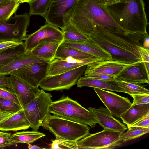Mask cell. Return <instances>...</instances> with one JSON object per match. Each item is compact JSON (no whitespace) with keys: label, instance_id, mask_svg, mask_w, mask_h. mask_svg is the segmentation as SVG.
<instances>
[{"label":"cell","instance_id":"20","mask_svg":"<svg viewBox=\"0 0 149 149\" xmlns=\"http://www.w3.org/2000/svg\"><path fill=\"white\" fill-rule=\"evenodd\" d=\"M62 42L50 38H45L40 41L31 51L36 56L51 61L54 59L56 51Z\"/></svg>","mask_w":149,"mask_h":149},{"label":"cell","instance_id":"29","mask_svg":"<svg viewBox=\"0 0 149 149\" xmlns=\"http://www.w3.org/2000/svg\"><path fill=\"white\" fill-rule=\"evenodd\" d=\"M26 51L24 42L16 47L0 51V68Z\"/></svg>","mask_w":149,"mask_h":149},{"label":"cell","instance_id":"21","mask_svg":"<svg viewBox=\"0 0 149 149\" xmlns=\"http://www.w3.org/2000/svg\"><path fill=\"white\" fill-rule=\"evenodd\" d=\"M50 61L36 56L31 53V51H26L7 65L0 68V74L8 75L15 70L31 64Z\"/></svg>","mask_w":149,"mask_h":149},{"label":"cell","instance_id":"26","mask_svg":"<svg viewBox=\"0 0 149 149\" xmlns=\"http://www.w3.org/2000/svg\"><path fill=\"white\" fill-rule=\"evenodd\" d=\"M94 57L93 56L62 44L59 46L56 52L54 58L63 59L68 57L81 59Z\"/></svg>","mask_w":149,"mask_h":149},{"label":"cell","instance_id":"23","mask_svg":"<svg viewBox=\"0 0 149 149\" xmlns=\"http://www.w3.org/2000/svg\"><path fill=\"white\" fill-rule=\"evenodd\" d=\"M149 114V103L132 105L120 118L128 127Z\"/></svg>","mask_w":149,"mask_h":149},{"label":"cell","instance_id":"47","mask_svg":"<svg viewBox=\"0 0 149 149\" xmlns=\"http://www.w3.org/2000/svg\"><path fill=\"white\" fill-rule=\"evenodd\" d=\"M9 2V0H0V6Z\"/></svg>","mask_w":149,"mask_h":149},{"label":"cell","instance_id":"12","mask_svg":"<svg viewBox=\"0 0 149 149\" xmlns=\"http://www.w3.org/2000/svg\"><path fill=\"white\" fill-rule=\"evenodd\" d=\"M94 89L113 116L120 118L132 106V103L127 97L103 89L94 88Z\"/></svg>","mask_w":149,"mask_h":149},{"label":"cell","instance_id":"7","mask_svg":"<svg viewBox=\"0 0 149 149\" xmlns=\"http://www.w3.org/2000/svg\"><path fill=\"white\" fill-rule=\"evenodd\" d=\"M30 16L26 13L19 15L15 13L6 21L0 22V42H22L24 40Z\"/></svg>","mask_w":149,"mask_h":149},{"label":"cell","instance_id":"27","mask_svg":"<svg viewBox=\"0 0 149 149\" xmlns=\"http://www.w3.org/2000/svg\"><path fill=\"white\" fill-rule=\"evenodd\" d=\"M126 132L122 133L116 142L117 146L131 140L139 138L149 132V128L136 126L128 127Z\"/></svg>","mask_w":149,"mask_h":149},{"label":"cell","instance_id":"49","mask_svg":"<svg viewBox=\"0 0 149 149\" xmlns=\"http://www.w3.org/2000/svg\"><path fill=\"white\" fill-rule=\"evenodd\" d=\"M10 2H17L19 1V0H9Z\"/></svg>","mask_w":149,"mask_h":149},{"label":"cell","instance_id":"3","mask_svg":"<svg viewBox=\"0 0 149 149\" xmlns=\"http://www.w3.org/2000/svg\"><path fill=\"white\" fill-rule=\"evenodd\" d=\"M102 5L122 29L132 33L143 34L147 32L148 23L143 0H119Z\"/></svg>","mask_w":149,"mask_h":149},{"label":"cell","instance_id":"34","mask_svg":"<svg viewBox=\"0 0 149 149\" xmlns=\"http://www.w3.org/2000/svg\"><path fill=\"white\" fill-rule=\"evenodd\" d=\"M23 109L21 106L10 100L0 98V110L10 112H16Z\"/></svg>","mask_w":149,"mask_h":149},{"label":"cell","instance_id":"31","mask_svg":"<svg viewBox=\"0 0 149 149\" xmlns=\"http://www.w3.org/2000/svg\"><path fill=\"white\" fill-rule=\"evenodd\" d=\"M52 0H34L28 3L29 5V14L31 16L45 15Z\"/></svg>","mask_w":149,"mask_h":149},{"label":"cell","instance_id":"11","mask_svg":"<svg viewBox=\"0 0 149 149\" xmlns=\"http://www.w3.org/2000/svg\"><path fill=\"white\" fill-rule=\"evenodd\" d=\"M49 62L31 64L15 70L9 75L17 77L32 86L38 87L46 77Z\"/></svg>","mask_w":149,"mask_h":149},{"label":"cell","instance_id":"16","mask_svg":"<svg viewBox=\"0 0 149 149\" xmlns=\"http://www.w3.org/2000/svg\"><path fill=\"white\" fill-rule=\"evenodd\" d=\"M9 77L13 91L22 108L35 98L40 91L38 87L32 86L17 77L10 75Z\"/></svg>","mask_w":149,"mask_h":149},{"label":"cell","instance_id":"15","mask_svg":"<svg viewBox=\"0 0 149 149\" xmlns=\"http://www.w3.org/2000/svg\"><path fill=\"white\" fill-rule=\"evenodd\" d=\"M47 38L63 41V34L58 28L49 24H46L35 32L27 35L24 40L26 51H31L40 41Z\"/></svg>","mask_w":149,"mask_h":149},{"label":"cell","instance_id":"44","mask_svg":"<svg viewBox=\"0 0 149 149\" xmlns=\"http://www.w3.org/2000/svg\"><path fill=\"white\" fill-rule=\"evenodd\" d=\"M143 47L148 49L149 48V37L147 32L144 34Z\"/></svg>","mask_w":149,"mask_h":149},{"label":"cell","instance_id":"28","mask_svg":"<svg viewBox=\"0 0 149 149\" xmlns=\"http://www.w3.org/2000/svg\"><path fill=\"white\" fill-rule=\"evenodd\" d=\"M61 31L63 36V41H84L88 40L91 38L80 32L70 22Z\"/></svg>","mask_w":149,"mask_h":149},{"label":"cell","instance_id":"22","mask_svg":"<svg viewBox=\"0 0 149 149\" xmlns=\"http://www.w3.org/2000/svg\"><path fill=\"white\" fill-rule=\"evenodd\" d=\"M30 127L23 109L0 123V131H16Z\"/></svg>","mask_w":149,"mask_h":149},{"label":"cell","instance_id":"30","mask_svg":"<svg viewBox=\"0 0 149 149\" xmlns=\"http://www.w3.org/2000/svg\"><path fill=\"white\" fill-rule=\"evenodd\" d=\"M122 88L128 94H149V90L140 84L115 80L111 81Z\"/></svg>","mask_w":149,"mask_h":149},{"label":"cell","instance_id":"35","mask_svg":"<svg viewBox=\"0 0 149 149\" xmlns=\"http://www.w3.org/2000/svg\"><path fill=\"white\" fill-rule=\"evenodd\" d=\"M11 135V133L0 131V149L4 148L16 144L10 140Z\"/></svg>","mask_w":149,"mask_h":149},{"label":"cell","instance_id":"48","mask_svg":"<svg viewBox=\"0 0 149 149\" xmlns=\"http://www.w3.org/2000/svg\"><path fill=\"white\" fill-rule=\"evenodd\" d=\"M34 0H19V1L21 3L24 2H26L28 3L30 2L33 1Z\"/></svg>","mask_w":149,"mask_h":149},{"label":"cell","instance_id":"38","mask_svg":"<svg viewBox=\"0 0 149 149\" xmlns=\"http://www.w3.org/2000/svg\"><path fill=\"white\" fill-rule=\"evenodd\" d=\"M0 98L10 100L20 105L16 95L6 90L0 88Z\"/></svg>","mask_w":149,"mask_h":149},{"label":"cell","instance_id":"43","mask_svg":"<svg viewBox=\"0 0 149 149\" xmlns=\"http://www.w3.org/2000/svg\"><path fill=\"white\" fill-rule=\"evenodd\" d=\"M17 112H10L0 110V123Z\"/></svg>","mask_w":149,"mask_h":149},{"label":"cell","instance_id":"1","mask_svg":"<svg viewBox=\"0 0 149 149\" xmlns=\"http://www.w3.org/2000/svg\"><path fill=\"white\" fill-rule=\"evenodd\" d=\"M89 36L110 53L113 58L132 64L143 62L139 47H143L144 34L115 33L100 28L94 29Z\"/></svg>","mask_w":149,"mask_h":149},{"label":"cell","instance_id":"6","mask_svg":"<svg viewBox=\"0 0 149 149\" xmlns=\"http://www.w3.org/2000/svg\"><path fill=\"white\" fill-rule=\"evenodd\" d=\"M52 95L42 89L38 94L23 108L30 127L37 131L50 114Z\"/></svg>","mask_w":149,"mask_h":149},{"label":"cell","instance_id":"45","mask_svg":"<svg viewBox=\"0 0 149 149\" xmlns=\"http://www.w3.org/2000/svg\"><path fill=\"white\" fill-rule=\"evenodd\" d=\"M101 1L102 4L106 5L116 2L119 0H101Z\"/></svg>","mask_w":149,"mask_h":149},{"label":"cell","instance_id":"33","mask_svg":"<svg viewBox=\"0 0 149 149\" xmlns=\"http://www.w3.org/2000/svg\"><path fill=\"white\" fill-rule=\"evenodd\" d=\"M51 149H78L76 141H70L62 139L52 140Z\"/></svg>","mask_w":149,"mask_h":149},{"label":"cell","instance_id":"32","mask_svg":"<svg viewBox=\"0 0 149 149\" xmlns=\"http://www.w3.org/2000/svg\"><path fill=\"white\" fill-rule=\"evenodd\" d=\"M20 3L19 1L9 2L0 6V22L6 21L15 13Z\"/></svg>","mask_w":149,"mask_h":149},{"label":"cell","instance_id":"40","mask_svg":"<svg viewBox=\"0 0 149 149\" xmlns=\"http://www.w3.org/2000/svg\"><path fill=\"white\" fill-rule=\"evenodd\" d=\"M24 42L8 41L0 42V51L13 48L23 43Z\"/></svg>","mask_w":149,"mask_h":149},{"label":"cell","instance_id":"13","mask_svg":"<svg viewBox=\"0 0 149 149\" xmlns=\"http://www.w3.org/2000/svg\"><path fill=\"white\" fill-rule=\"evenodd\" d=\"M133 64L124 61L112 58L89 63L86 65L84 76L101 74L116 76L125 68Z\"/></svg>","mask_w":149,"mask_h":149},{"label":"cell","instance_id":"46","mask_svg":"<svg viewBox=\"0 0 149 149\" xmlns=\"http://www.w3.org/2000/svg\"><path fill=\"white\" fill-rule=\"evenodd\" d=\"M28 147L29 149H45V148L40 147L35 145H32L30 143H28Z\"/></svg>","mask_w":149,"mask_h":149},{"label":"cell","instance_id":"9","mask_svg":"<svg viewBox=\"0 0 149 149\" xmlns=\"http://www.w3.org/2000/svg\"><path fill=\"white\" fill-rule=\"evenodd\" d=\"M84 65L60 74L46 77L40 83L39 86L48 91L68 90L77 83L85 71Z\"/></svg>","mask_w":149,"mask_h":149},{"label":"cell","instance_id":"19","mask_svg":"<svg viewBox=\"0 0 149 149\" xmlns=\"http://www.w3.org/2000/svg\"><path fill=\"white\" fill-rule=\"evenodd\" d=\"M94 114L98 123L104 129L111 130L121 133L127 129L125 125L116 119L107 108L101 107L98 108H88Z\"/></svg>","mask_w":149,"mask_h":149},{"label":"cell","instance_id":"18","mask_svg":"<svg viewBox=\"0 0 149 149\" xmlns=\"http://www.w3.org/2000/svg\"><path fill=\"white\" fill-rule=\"evenodd\" d=\"M61 44L104 60H109L113 58L110 53L91 38L88 40L84 41H63Z\"/></svg>","mask_w":149,"mask_h":149},{"label":"cell","instance_id":"4","mask_svg":"<svg viewBox=\"0 0 149 149\" xmlns=\"http://www.w3.org/2000/svg\"><path fill=\"white\" fill-rule=\"evenodd\" d=\"M50 113L53 115L93 128L98 123L94 114L68 96L63 95L59 100L52 102Z\"/></svg>","mask_w":149,"mask_h":149},{"label":"cell","instance_id":"5","mask_svg":"<svg viewBox=\"0 0 149 149\" xmlns=\"http://www.w3.org/2000/svg\"><path fill=\"white\" fill-rule=\"evenodd\" d=\"M41 126L53 134L56 139L77 141L90 134L87 125L50 114Z\"/></svg>","mask_w":149,"mask_h":149},{"label":"cell","instance_id":"2","mask_svg":"<svg viewBox=\"0 0 149 149\" xmlns=\"http://www.w3.org/2000/svg\"><path fill=\"white\" fill-rule=\"evenodd\" d=\"M70 22L88 36L94 29L99 27L115 33L126 35L130 33L115 22L103 6L101 0H78Z\"/></svg>","mask_w":149,"mask_h":149},{"label":"cell","instance_id":"39","mask_svg":"<svg viewBox=\"0 0 149 149\" xmlns=\"http://www.w3.org/2000/svg\"><path fill=\"white\" fill-rule=\"evenodd\" d=\"M84 76L110 82L114 81L116 79L115 76L101 74H92Z\"/></svg>","mask_w":149,"mask_h":149},{"label":"cell","instance_id":"42","mask_svg":"<svg viewBox=\"0 0 149 149\" xmlns=\"http://www.w3.org/2000/svg\"><path fill=\"white\" fill-rule=\"evenodd\" d=\"M131 126L149 128V114Z\"/></svg>","mask_w":149,"mask_h":149},{"label":"cell","instance_id":"37","mask_svg":"<svg viewBox=\"0 0 149 149\" xmlns=\"http://www.w3.org/2000/svg\"><path fill=\"white\" fill-rule=\"evenodd\" d=\"M0 74V88L7 90L14 94L10 83L9 77Z\"/></svg>","mask_w":149,"mask_h":149},{"label":"cell","instance_id":"36","mask_svg":"<svg viewBox=\"0 0 149 149\" xmlns=\"http://www.w3.org/2000/svg\"><path fill=\"white\" fill-rule=\"evenodd\" d=\"M133 99L132 105L149 103V94H129Z\"/></svg>","mask_w":149,"mask_h":149},{"label":"cell","instance_id":"17","mask_svg":"<svg viewBox=\"0 0 149 149\" xmlns=\"http://www.w3.org/2000/svg\"><path fill=\"white\" fill-rule=\"evenodd\" d=\"M116 80L141 84H149V72L143 62L132 64L123 70L116 76Z\"/></svg>","mask_w":149,"mask_h":149},{"label":"cell","instance_id":"14","mask_svg":"<svg viewBox=\"0 0 149 149\" xmlns=\"http://www.w3.org/2000/svg\"><path fill=\"white\" fill-rule=\"evenodd\" d=\"M103 60L95 57L81 59L71 57L63 59L54 58L49 62L46 77L60 74L89 63Z\"/></svg>","mask_w":149,"mask_h":149},{"label":"cell","instance_id":"10","mask_svg":"<svg viewBox=\"0 0 149 149\" xmlns=\"http://www.w3.org/2000/svg\"><path fill=\"white\" fill-rule=\"evenodd\" d=\"M122 133L107 129L90 134L76 141L78 149H99L113 148L117 146L116 142Z\"/></svg>","mask_w":149,"mask_h":149},{"label":"cell","instance_id":"24","mask_svg":"<svg viewBox=\"0 0 149 149\" xmlns=\"http://www.w3.org/2000/svg\"><path fill=\"white\" fill-rule=\"evenodd\" d=\"M77 87H90L116 92L125 93V91L111 82L107 81L93 78L81 77L77 83Z\"/></svg>","mask_w":149,"mask_h":149},{"label":"cell","instance_id":"25","mask_svg":"<svg viewBox=\"0 0 149 149\" xmlns=\"http://www.w3.org/2000/svg\"><path fill=\"white\" fill-rule=\"evenodd\" d=\"M44 134L38 131L17 132L11 135L10 139L15 143H31L45 136Z\"/></svg>","mask_w":149,"mask_h":149},{"label":"cell","instance_id":"41","mask_svg":"<svg viewBox=\"0 0 149 149\" xmlns=\"http://www.w3.org/2000/svg\"><path fill=\"white\" fill-rule=\"evenodd\" d=\"M140 52L143 62L147 71L149 72V49L142 46H139Z\"/></svg>","mask_w":149,"mask_h":149},{"label":"cell","instance_id":"8","mask_svg":"<svg viewBox=\"0 0 149 149\" xmlns=\"http://www.w3.org/2000/svg\"><path fill=\"white\" fill-rule=\"evenodd\" d=\"M78 0H52L44 17L46 24L63 29L70 22Z\"/></svg>","mask_w":149,"mask_h":149}]
</instances>
